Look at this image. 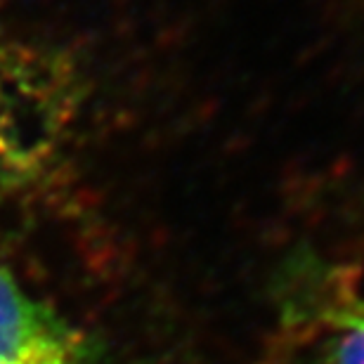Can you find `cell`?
<instances>
[{
    "instance_id": "obj_1",
    "label": "cell",
    "mask_w": 364,
    "mask_h": 364,
    "mask_svg": "<svg viewBox=\"0 0 364 364\" xmlns=\"http://www.w3.org/2000/svg\"><path fill=\"white\" fill-rule=\"evenodd\" d=\"M81 97L67 57L0 26V206L57 168L74 137Z\"/></svg>"
},
{
    "instance_id": "obj_2",
    "label": "cell",
    "mask_w": 364,
    "mask_h": 364,
    "mask_svg": "<svg viewBox=\"0 0 364 364\" xmlns=\"http://www.w3.org/2000/svg\"><path fill=\"white\" fill-rule=\"evenodd\" d=\"M0 364H100L81 326L0 265Z\"/></svg>"
},
{
    "instance_id": "obj_3",
    "label": "cell",
    "mask_w": 364,
    "mask_h": 364,
    "mask_svg": "<svg viewBox=\"0 0 364 364\" xmlns=\"http://www.w3.org/2000/svg\"><path fill=\"white\" fill-rule=\"evenodd\" d=\"M296 331L319 364H364V298L343 282H333Z\"/></svg>"
}]
</instances>
